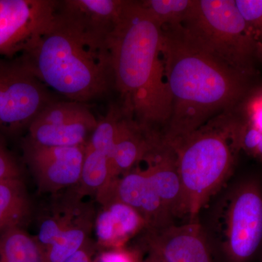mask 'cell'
<instances>
[{"label":"cell","mask_w":262,"mask_h":262,"mask_svg":"<svg viewBox=\"0 0 262 262\" xmlns=\"http://www.w3.org/2000/svg\"><path fill=\"white\" fill-rule=\"evenodd\" d=\"M261 261L262 262V259H261Z\"/></svg>","instance_id":"32"},{"label":"cell","mask_w":262,"mask_h":262,"mask_svg":"<svg viewBox=\"0 0 262 262\" xmlns=\"http://www.w3.org/2000/svg\"><path fill=\"white\" fill-rule=\"evenodd\" d=\"M144 248H145L146 256L145 258H144L140 262H166L161 256H160L158 253L155 252L153 250L146 247H144Z\"/></svg>","instance_id":"29"},{"label":"cell","mask_w":262,"mask_h":262,"mask_svg":"<svg viewBox=\"0 0 262 262\" xmlns=\"http://www.w3.org/2000/svg\"><path fill=\"white\" fill-rule=\"evenodd\" d=\"M158 137L160 136L150 134L132 117L124 115L121 112L111 161L112 182L142 162Z\"/></svg>","instance_id":"16"},{"label":"cell","mask_w":262,"mask_h":262,"mask_svg":"<svg viewBox=\"0 0 262 262\" xmlns=\"http://www.w3.org/2000/svg\"><path fill=\"white\" fill-rule=\"evenodd\" d=\"M233 110L213 117L170 146L175 152L186 216L190 221L233 173L241 151L239 124Z\"/></svg>","instance_id":"4"},{"label":"cell","mask_w":262,"mask_h":262,"mask_svg":"<svg viewBox=\"0 0 262 262\" xmlns=\"http://www.w3.org/2000/svg\"><path fill=\"white\" fill-rule=\"evenodd\" d=\"M56 101L51 91L19 61L0 58V131L15 135L47 105Z\"/></svg>","instance_id":"7"},{"label":"cell","mask_w":262,"mask_h":262,"mask_svg":"<svg viewBox=\"0 0 262 262\" xmlns=\"http://www.w3.org/2000/svg\"><path fill=\"white\" fill-rule=\"evenodd\" d=\"M0 262H42L34 237L23 227H13L0 234Z\"/></svg>","instance_id":"22"},{"label":"cell","mask_w":262,"mask_h":262,"mask_svg":"<svg viewBox=\"0 0 262 262\" xmlns=\"http://www.w3.org/2000/svg\"><path fill=\"white\" fill-rule=\"evenodd\" d=\"M257 57L258 61H262V43H258Z\"/></svg>","instance_id":"30"},{"label":"cell","mask_w":262,"mask_h":262,"mask_svg":"<svg viewBox=\"0 0 262 262\" xmlns=\"http://www.w3.org/2000/svg\"><path fill=\"white\" fill-rule=\"evenodd\" d=\"M98 244L107 249H120L131 238L146 229L144 219L131 207L113 201L101 206L96 215Z\"/></svg>","instance_id":"15"},{"label":"cell","mask_w":262,"mask_h":262,"mask_svg":"<svg viewBox=\"0 0 262 262\" xmlns=\"http://www.w3.org/2000/svg\"><path fill=\"white\" fill-rule=\"evenodd\" d=\"M140 3L148 15L162 27L182 24L194 0H143Z\"/></svg>","instance_id":"23"},{"label":"cell","mask_w":262,"mask_h":262,"mask_svg":"<svg viewBox=\"0 0 262 262\" xmlns=\"http://www.w3.org/2000/svg\"><path fill=\"white\" fill-rule=\"evenodd\" d=\"M258 43H262V36H261V39H260L259 42H258Z\"/></svg>","instance_id":"31"},{"label":"cell","mask_w":262,"mask_h":262,"mask_svg":"<svg viewBox=\"0 0 262 262\" xmlns=\"http://www.w3.org/2000/svg\"><path fill=\"white\" fill-rule=\"evenodd\" d=\"M143 161L146 164L144 170L174 220L186 216L182 182L173 148L159 138Z\"/></svg>","instance_id":"14"},{"label":"cell","mask_w":262,"mask_h":262,"mask_svg":"<svg viewBox=\"0 0 262 262\" xmlns=\"http://www.w3.org/2000/svg\"><path fill=\"white\" fill-rule=\"evenodd\" d=\"M213 234L227 262L262 259V182L254 176L234 183L217 203Z\"/></svg>","instance_id":"6"},{"label":"cell","mask_w":262,"mask_h":262,"mask_svg":"<svg viewBox=\"0 0 262 262\" xmlns=\"http://www.w3.org/2000/svg\"><path fill=\"white\" fill-rule=\"evenodd\" d=\"M142 237V246L158 253L166 262H214L213 246L203 227L194 221L146 229Z\"/></svg>","instance_id":"12"},{"label":"cell","mask_w":262,"mask_h":262,"mask_svg":"<svg viewBox=\"0 0 262 262\" xmlns=\"http://www.w3.org/2000/svg\"><path fill=\"white\" fill-rule=\"evenodd\" d=\"M58 1L0 0V58H13L50 27Z\"/></svg>","instance_id":"9"},{"label":"cell","mask_w":262,"mask_h":262,"mask_svg":"<svg viewBox=\"0 0 262 262\" xmlns=\"http://www.w3.org/2000/svg\"><path fill=\"white\" fill-rule=\"evenodd\" d=\"M86 145L43 146L26 138L22 145L24 158L39 192L56 194L75 187L80 180Z\"/></svg>","instance_id":"10"},{"label":"cell","mask_w":262,"mask_h":262,"mask_svg":"<svg viewBox=\"0 0 262 262\" xmlns=\"http://www.w3.org/2000/svg\"><path fill=\"white\" fill-rule=\"evenodd\" d=\"M96 198L101 206L118 201L134 208L145 221L146 229H161L175 224L144 169H132L110 183Z\"/></svg>","instance_id":"11"},{"label":"cell","mask_w":262,"mask_h":262,"mask_svg":"<svg viewBox=\"0 0 262 262\" xmlns=\"http://www.w3.org/2000/svg\"><path fill=\"white\" fill-rule=\"evenodd\" d=\"M21 179V170L13 155L0 140V182Z\"/></svg>","instance_id":"26"},{"label":"cell","mask_w":262,"mask_h":262,"mask_svg":"<svg viewBox=\"0 0 262 262\" xmlns=\"http://www.w3.org/2000/svg\"><path fill=\"white\" fill-rule=\"evenodd\" d=\"M93 208L91 205H84L72 225L40 253L42 262H65L90 242L96 220Z\"/></svg>","instance_id":"19"},{"label":"cell","mask_w":262,"mask_h":262,"mask_svg":"<svg viewBox=\"0 0 262 262\" xmlns=\"http://www.w3.org/2000/svg\"><path fill=\"white\" fill-rule=\"evenodd\" d=\"M98 121L87 103L55 101L34 118L27 138L43 146L86 145Z\"/></svg>","instance_id":"8"},{"label":"cell","mask_w":262,"mask_h":262,"mask_svg":"<svg viewBox=\"0 0 262 262\" xmlns=\"http://www.w3.org/2000/svg\"><path fill=\"white\" fill-rule=\"evenodd\" d=\"M30 213V200L21 179L0 182V234L10 227H22Z\"/></svg>","instance_id":"20"},{"label":"cell","mask_w":262,"mask_h":262,"mask_svg":"<svg viewBox=\"0 0 262 262\" xmlns=\"http://www.w3.org/2000/svg\"><path fill=\"white\" fill-rule=\"evenodd\" d=\"M236 8L258 42L262 36V0H235Z\"/></svg>","instance_id":"25"},{"label":"cell","mask_w":262,"mask_h":262,"mask_svg":"<svg viewBox=\"0 0 262 262\" xmlns=\"http://www.w3.org/2000/svg\"><path fill=\"white\" fill-rule=\"evenodd\" d=\"M162 47V27L140 1L125 0L108 42L113 89L120 96L122 114L161 136L170 113Z\"/></svg>","instance_id":"2"},{"label":"cell","mask_w":262,"mask_h":262,"mask_svg":"<svg viewBox=\"0 0 262 262\" xmlns=\"http://www.w3.org/2000/svg\"><path fill=\"white\" fill-rule=\"evenodd\" d=\"M93 250L92 244L89 242L65 262H93Z\"/></svg>","instance_id":"28"},{"label":"cell","mask_w":262,"mask_h":262,"mask_svg":"<svg viewBox=\"0 0 262 262\" xmlns=\"http://www.w3.org/2000/svg\"><path fill=\"white\" fill-rule=\"evenodd\" d=\"M125 0L58 1V11L75 23L96 44L108 48Z\"/></svg>","instance_id":"13"},{"label":"cell","mask_w":262,"mask_h":262,"mask_svg":"<svg viewBox=\"0 0 262 262\" xmlns=\"http://www.w3.org/2000/svg\"><path fill=\"white\" fill-rule=\"evenodd\" d=\"M121 112L118 104L112 105L106 115L98 120L97 125L90 138L88 144L98 152L113 159L117 125Z\"/></svg>","instance_id":"24"},{"label":"cell","mask_w":262,"mask_h":262,"mask_svg":"<svg viewBox=\"0 0 262 262\" xmlns=\"http://www.w3.org/2000/svg\"><path fill=\"white\" fill-rule=\"evenodd\" d=\"M58 203H55L39 218L37 234L34 237L39 251L42 252L80 214L84 206L82 198L73 187L67 189Z\"/></svg>","instance_id":"18"},{"label":"cell","mask_w":262,"mask_h":262,"mask_svg":"<svg viewBox=\"0 0 262 262\" xmlns=\"http://www.w3.org/2000/svg\"><path fill=\"white\" fill-rule=\"evenodd\" d=\"M239 124L241 151L262 162V82L234 108Z\"/></svg>","instance_id":"17"},{"label":"cell","mask_w":262,"mask_h":262,"mask_svg":"<svg viewBox=\"0 0 262 262\" xmlns=\"http://www.w3.org/2000/svg\"><path fill=\"white\" fill-rule=\"evenodd\" d=\"M98 262H137L134 255L122 248L113 249L103 253L98 259Z\"/></svg>","instance_id":"27"},{"label":"cell","mask_w":262,"mask_h":262,"mask_svg":"<svg viewBox=\"0 0 262 262\" xmlns=\"http://www.w3.org/2000/svg\"><path fill=\"white\" fill-rule=\"evenodd\" d=\"M182 25L219 61L244 75L258 77V42L234 0H194Z\"/></svg>","instance_id":"5"},{"label":"cell","mask_w":262,"mask_h":262,"mask_svg":"<svg viewBox=\"0 0 262 262\" xmlns=\"http://www.w3.org/2000/svg\"><path fill=\"white\" fill-rule=\"evenodd\" d=\"M111 182L110 160L87 144L80 180L73 187L75 192L82 198L96 196Z\"/></svg>","instance_id":"21"},{"label":"cell","mask_w":262,"mask_h":262,"mask_svg":"<svg viewBox=\"0 0 262 262\" xmlns=\"http://www.w3.org/2000/svg\"><path fill=\"white\" fill-rule=\"evenodd\" d=\"M162 32L170 96V117L162 139L172 146L213 117L233 110L260 81L219 61L182 24L163 26Z\"/></svg>","instance_id":"1"},{"label":"cell","mask_w":262,"mask_h":262,"mask_svg":"<svg viewBox=\"0 0 262 262\" xmlns=\"http://www.w3.org/2000/svg\"><path fill=\"white\" fill-rule=\"evenodd\" d=\"M50 91L89 102L113 89L108 48L101 47L57 11L50 27L17 56Z\"/></svg>","instance_id":"3"}]
</instances>
